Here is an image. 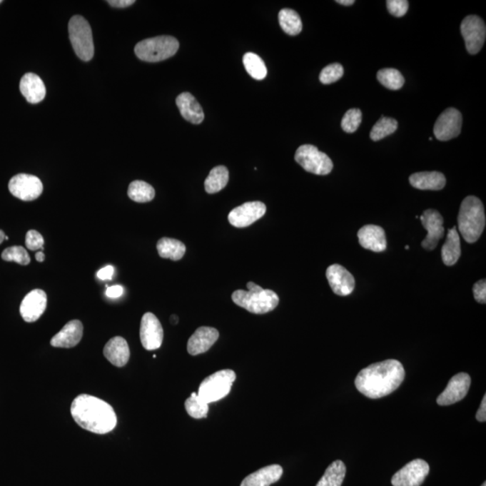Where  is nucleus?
Instances as JSON below:
<instances>
[{
    "instance_id": "7",
    "label": "nucleus",
    "mask_w": 486,
    "mask_h": 486,
    "mask_svg": "<svg viewBox=\"0 0 486 486\" xmlns=\"http://www.w3.org/2000/svg\"><path fill=\"white\" fill-rule=\"evenodd\" d=\"M236 379V374L233 370L216 372L201 383L198 395L208 403L219 401L229 394Z\"/></svg>"
},
{
    "instance_id": "49",
    "label": "nucleus",
    "mask_w": 486,
    "mask_h": 486,
    "mask_svg": "<svg viewBox=\"0 0 486 486\" xmlns=\"http://www.w3.org/2000/svg\"><path fill=\"white\" fill-rule=\"evenodd\" d=\"M336 2L343 6H351L355 3L354 0H337Z\"/></svg>"
},
{
    "instance_id": "46",
    "label": "nucleus",
    "mask_w": 486,
    "mask_h": 486,
    "mask_svg": "<svg viewBox=\"0 0 486 486\" xmlns=\"http://www.w3.org/2000/svg\"><path fill=\"white\" fill-rule=\"evenodd\" d=\"M477 420L478 422H485L486 420V396L482 400L480 407L477 412Z\"/></svg>"
},
{
    "instance_id": "37",
    "label": "nucleus",
    "mask_w": 486,
    "mask_h": 486,
    "mask_svg": "<svg viewBox=\"0 0 486 486\" xmlns=\"http://www.w3.org/2000/svg\"><path fill=\"white\" fill-rule=\"evenodd\" d=\"M1 258L3 260L9 262H16V263L26 266L31 261L29 253L22 246H12L6 248L3 251Z\"/></svg>"
},
{
    "instance_id": "5",
    "label": "nucleus",
    "mask_w": 486,
    "mask_h": 486,
    "mask_svg": "<svg viewBox=\"0 0 486 486\" xmlns=\"http://www.w3.org/2000/svg\"><path fill=\"white\" fill-rule=\"evenodd\" d=\"M232 299L240 308L256 315L273 311L279 303L278 295L274 291L263 288L257 291H234Z\"/></svg>"
},
{
    "instance_id": "29",
    "label": "nucleus",
    "mask_w": 486,
    "mask_h": 486,
    "mask_svg": "<svg viewBox=\"0 0 486 486\" xmlns=\"http://www.w3.org/2000/svg\"><path fill=\"white\" fill-rule=\"evenodd\" d=\"M229 181V171L225 166L213 168L205 181V189L208 194H215L226 187Z\"/></svg>"
},
{
    "instance_id": "20",
    "label": "nucleus",
    "mask_w": 486,
    "mask_h": 486,
    "mask_svg": "<svg viewBox=\"0 0 486 486\" xmlns=\"http://www.w3.org/2000/svg\"><path fill=\"white\" fill-rule=\"evenodd\" d=\"M219 332L212 327H200L189 338L188 351L192 356L206 353L218 340Z\"/></svg>"
},
{
    "instance_id": "33",
    "label": "nucleus",
    "mask_w": 486,
    "mask_h": 486,
    "mask_svg": "<svg viewBox=\"0 0 486 486\" xmlns=\"http://www.w3.org/2000/svg\"><path fill=\"white\" fill-rule=\"evenodd\" d=\"M128 196L134 202L147 203L154 198L155 191L146 182L136 181H133L129 186Z\"/></svg>"
},
{
    "instance_id": "48",
    "label": "nucleus",
    "mask_w": 486,
    "mask_h": 486,
    "mask_svg": "<svg viewBox=\"0 0 486 486\" xmlns=\"http://www.w3.org/2000/svg\"><path fill=\"white\" fill-rule=\"evenodd\" d=\"M36 258L38 262H44L46 260V255H44V251H38L36 254Z\"/></svg>"
},
{
    "instance_id": "47",
    "label": "nucleus",
    "mask_w": 486,
    "mask_h": 486,
    "mask_svg": "<svg viewBox=\"0 0 486 486\" xmlns=\"http://www.w3.org/2000/svg\"><path fill=\"white\" fill-rule=\"evenodd\" d=\"M247 288L249 289V291H257L262 288L260 285L255 284L253 282L248 283Z\"/></svg>"
},
{
    "instance_id": "42",
    "label": "nucleus",
    "mask_w": 486,
    "mask_h": 486,
    "mask_svg": "<svg viewBox=\"0 0 486 486\" xmlns=\"http://www.w3.org/2000/svg\"><path fill=\"white\" fill-rule=\"evenodd\" d=\"M474 298L478 303H486V280L482 279L475 283L473 288Z\"/></svg>"
},
{
    "instance_id": "23",
    "label": "nucleus",
    "mask_w": 486,
    "mask_h": 486,
    "mask_svg": "<svg viewBox=\"0 0 486 486\" xmlns=\"http://www.w3.org/2000/svg\"><path fill=\"white\" fill-rule=\"evenodd\" d=\"M20 91L31 104H38L46 98V88L42 79L34 74H26L20 81Z\"/></svg>"
},
{
    "instance_id": "17",
    "label": "nucleus",
    "mask_w": 486,
    "mask_h": 486,
    "mask_svg": "<svg viewBox=\"0 0 486 486\" xmlns=\"http://www.w3.org/2000/svg\"><path fill=\"white\" fill-rule=\"evenodd\" d=\"M47 308L46 293L42 289H34L25 296L20 305V315L26 323L36 322Z\"/></svg>"
},
{
    "instance_id": "6",
    "label": "nucleus",
    "mask_w": 486,
    "mask_h": 486,
    "mask_svg": "<svg viewBox=\"0 0 486 486\" xmlns=\"http://www.w3.org/2000/svg\"><path fill=\"white\" fill-rule=\"evenodd\" d=\"M69 36L75 54L81 60L89 61L94 56L91 27L81 16H72L69 22Z\"/></svg>"
},
{
    "instance_id": "52",
    "label": "nucleus",
    "mask_w": 486,
    "mask_h": 486,
    "mask_svg": "<svg viewBox=\"0 0 486 486\" xmlns=\"http://www.w3.org/2000/svg\"><path fill=\"white\" fill-rule=\"evenodd\" d=\"M405 249H406V250H409V246H408V245H407V246H405Z\"/></svg>"
},
{
    "instance_id": "25",
    "label": "nucleus",
    "mask_w": 486,
    "mask_h": 486,
    "mask_svg": "<svg viewBox=\"0 0 486 486\" xmlns=\"http://www.w3.org/2000/svg\"><path fill=\"white\" fill-rule=\"evenodd\" d=\"M283 475V468L279 465H270L248 475L241 482V486H270L275 484Z\"/></svg>"
},
{
    "instance_id": "39",
    "label": "nucleus",
    "mask_w": 486,
    "mask_h": 486,
    "mask_svg": "<svg viewBox=\"0 0 486 486\" xmlns=\"http://www.w3.org/2000/svg\"><path fill=\"white\" fill-rule=\"evenodd\" d=\"M344 74L343 65L340 64H333L323 69L320 71L319 79L323 84L328 85L339 81Z\"/></svg>"
},
{
    "instance_id": "10",
    "label": "nucleus",
    "mask_w": 486,
    "mask_h": 486,
    "mask_svg": "<svg viewBox=\"0 0 486 486\" xmlns=\"http://www.w3.org/2000/svg\"><path fill=\"white\" fill-rule=\"evenodd\" d=\"M9 189L16 198L23 201H33L42 195L44 186L36 176L19 174L10 179Z\"/></svg>"
},
{
    "instance_id": "34",
    "label": "nucleus",
    "mask_w": 486,
    "mask_h": 486,
    "mask_svg": "<svg viewBox=\"0 0 486 486\" xmlns=\"http://www.w3.org/2000/svg\"><path fill=\"white\" fill-rule=\"evenodd\" d=\"M377 77L384 87L391 91H398L405 84V78L395 69H382L378 72Z\"/></svg>"
},
{
    "instance_id": "8",
    "label": "nucleus",
    "mask_w": 486,
    "mask_h": 486,
    "mask_svg": "<svg viewBox=\"0 0 486 486\" xmlns=\"http://www.w3.org/2000/svg\"><path fill=\"white\" fill-rule=\"evenodd\" d=\"M295 160L303 170L315 175H328L333 168V161L328 155L311 144L300 146L295 151Z\"/></svg>"
},
{
    "instance_id": "21",
    "label": "nucleus",
    "mask_w": 486,
    "mask_h": 486,
    "mask_svg": "<svg viewBox=\"0 0 486 486\" xmlns=\"http://www.w3.org/2000/svg\"><path fill=\"white\" fill-rule=\"evenodd\" d=\"M83 336V324L81 320H72L65 324L63 329L51 340V345L55 348H74L78 345Z\"/></svg>"
},
{
    "instance_id": "45",
    "label": "nucleus",
    "mask_w": 486,
    "mask_h": 486,
    "mask_svg": "<svg viewBox=\"0 0 486 486\" xmlns=\"http://www.w3.org/2000/svg\"><path fill=\"white\" fill-rule=\"evenodd\" d=\"M108 3L113 8L125 9L127 6H132L136 1L134 0H109Z\"/></svg>"
},
{
    "instance_id": "26",
    "label": "nucleus",
    "mask_w": 486,
    "mask_h": 486,
    "mask_svg": "<svg viewBox=\"0 0 486 486\" xmlns=\"http://www.w3.org/2000/svg\"><path fill=\"white\" fill-rule=\"evenodd\" d=\"M409 181L420 191H441L446 185V178L437 171L418 172L410 176Z\"/></svg>"
},
{
    "instance_id": "35",
    "label": "nucleus",
    "mask_w": 486,
    "mask_h": 486,
    "mask_svg": "<svg viewBox=\"0 0 486 486\" xmlns=\"http://www.w3.org/2000/svg\"><path fill=\"white\" fill-rule=\"evenodd\" d=\"M398 128V121L389 118V117L382 116L371 130V140L378 141L384 139V138L394 133Z\"/></svg>"
},
{
    "instance_id": "4",
    "label": "nucleus",
    "mask_w": 486,
    "mask_h": 486,
    "mask_svg": "<svg viewBox=\"0 0 486 486\" xmlns=\"http://www.w3.org/2000/svg\"><path fill=\"white\" fill-rule=\"evenodd\" d=\"M178 48L179 43L175 37L162 36L138 43L134 48V53L141 61L158 63L174 56Z\"/></svg>"
},
{
    "instance_id": "31",
    "label": "nucleus",
    "mask_w": 486,
    "mask_h": 486,
    "mask_svg": "<svg viewBox=\"0 0 486 486\" xmlns=\"http://www.w3.org/2000/svg\"><path fill=\"white\" fill-rule=\"evenodd\" d=\"M278 22L282 30L289 36H298L303 29L301 17L295 10L282 9L278 14Z\"/></svg>"
},
{
    "instance_id": "14",
    "label": "nucleus",
    "mask_w": 486,
    "mask_h": 486,
    "mask_svg": "<svg viewBox=\"0 0 486 486\" xmlns=\"http://www.w3.org/2000/svg\"><path fill=\"white\" fill-rule=\"evenodd\" d=\"M419 218L422 221L424 228L428 234L422 241V245L427 250H435L439 241L442 239L445 233L442 216L436 210L428 209L424 211Z\"/></svg>"
},
{
    "instance_id": "19",
    "label": "nucleus",
    "mask_w": 486,
    "mask_h": 486,
    "mask_svg": "<svg viewBox=\"0 0 486 486\" xmlns=\"http://www.w3.org/2000/svg\"><path fill=\"white\" fill-rule=\"evenodd\" d=\"M358 241L364 249L382 253L387 250L388 241L384 229L378 226H365L358 231Z\"/></svg>"
},
{
    "instance_id": "12",
    "label": "nucleus",
    "mask_w": 486,
    "mask_h": 486,
    "mask_svg": "<svg viewBox=\"0 0 486 486\" xmlns=\"http://www.w3.org/2000/svg\"><path fill=\"white\" fill-rule=\"evenodd\" d=\"M461 128V113L456 108H447L437 117L434 126V136L439 141H450L460 136Z\"/></svg>"
},
{
    "instance_id": "30",
    "label": "nucleus",
    "mask_w": 486,
    "mask_h": 486,
    "mask_svg": "<svg viewBox=\"0 0 486 486\" xmlns=\"http://www.w3.org/2000/svg\"><path fill=\"white\" fill-rule=\"evenodd\" d=\"M346 471V465L343 461H334L327 468L316 486H341L345 478Z\"/></svg>"
},
{
    "instance_id": "53",
    "label": "nucleus",
    "mask_w": 486,
    "mask_h": 486,
    "mask_svg": "<svg viewBox=\"0 0 486 486\" xmlns=\"http://www.w3.org/2000/svg\"><path fill=\"white\" fill-rule=\"evenodd\" d=\"M481 486H486V482H484Z\"/></svg>"
},
{
    "instance_id": "43",
    "label": "nucleus",
    "mask_w": 486,
    "mask_h": 486,
    "mask_svg": "<svg viewBox=\"0 0 486 486\" xmlns=\"http://www.w3.org/2000/svg\"><path fill=\"white\" fill-rule=\"evenodd\" d=\"M123 288L119 285L108 287L106 290V295L109 298H118L123 295Z\"/></svg>"
},
{
    "instance_id": "2",
    "label": "nucleus",
    "mask_w": 486,
    "mask_h": 486,
    "mask_svg": "<svg viewBox=\"0 0 486 486\" xmlns=\"http://www.w3.org/2000/svg\"><path fill=\"white\" fill-rule=\"evenodd\" d=\"M72 418L81 428L106 434L116 428L117 418L111 405L95 396L81 395L71 403Z\"/></svg>"
},
{
    "instance_id": "38",
    "label": "nucleus",
    "mask_w": 486,
    "mask_h": 486,
    "mask_svg": "<svg viewBox=\"0 0 486 486\" xmlns=\"http://www.w3.org/2000/svg\"><path fill=\"white\" fill-rule=\"evenodd\" d=\"M362 121V112L360 109L348 110L341 120V128L348 133L356 132Z\"/></svg>"
},
{
    "instance_id": "15",
    "label": "nucleus",
    "mask_w": 486,
    "mask_h": 486,
    "mask_svg": "<svg viewBox=\"0 0 486 486\" xmlns=\"http://www.w3.org/2000/svg\"><path fill=\"white\" fill-rule=\"evenodd\" d=\"M140 338L141 344L147 350H154L161 346L163 341V329L160 320L151 313H146L141 322Z\"/></svg>"
},
{
    "instance_id": "27",
    "label": "nucleus",
    "mask_w": 486,
    "mask_h": 486,
    "mask_svg": "<svg viewBox=\"0 0 486 486\" xmlns=\"http://www.w3.org/2000/svg\"><path fill=\"white\" fill-rule=\"evenodd\" d=\"M461 255L460 237L457 227H453L447 232L446 243L441 249V258L446 266H454L460 260Z\"/></svg>"
},
{
    "instance_id": "50",
    "label": "nucleus",
    "mask_w": 486,
    "mask_h": 486,
    "mask_svg": "<svg viewBox=\"0 0 486 486\" xmlns=\"http://www.w3.org/2000/svg\"><path fill=\"white\" fill-rule=\"evenodd\" d=\"M5 238H6L5 233L3 232L2 230H0V244H1L3 243V241H4Z\"/></svg>"
},
{
    "instance_id": "51",
    "label": "nucleus",
    "mask_w": 486,
    "mask_h": 486,
    "mask_svg": "<svg viewBox=\"0 0 486 486\" xmlns=\"http://www.w3.org/2000/svg\"><path fill=\"white\" fill-rule=\"evenodd\" d=\"M171 323L173 324L178 323V317L177 315H172L171 318Z\"/></svg>"
},
{
    "instance_id": "22",
    "label": "nucleus",
    "mask_w": 486,
    "mask_h": 486,
    "mask_svg": "<svg viewBox=\"0 0 486 486\" xmlns=\"http://www.w3.org/2000/svg\"><path fill=\"white\" fill-rule=\"evenodd\" d=\"M176 104L182 117L193 125H200L204 121L205 113L202 106L191 93H181L176 99Z\"/></svg>"
},
{
    "instance_id": "36",
    "label": "nucleus",
    "mask_w": 486,
    "mask_h": 486,
    "mask_svg": "<svg viewBox=\"0 0 486 486\" xmlns=\"http://www.w3.org/2000/svg\"><path fill=\"white\" fill-rule=\"evenodd\" d=\"M185 407L188 415L195 419L206 418L208 415V403L196 393H192L191 398L186 400Z\"/></svg>"
},
{
    "instance_id": "44",
    "label": "nucleus",
    "mask_w": 486,
    "mask_h": 486,
    "mask_svg": "<svg viewBox=\"0 0 486 486\" xmlns=\"http://www.w3.org/2000/svg\"><path fill=\"white\" fill-rule=\"evenodd\" d=\"M113 272H115V268L109 265V266L101 268L96 275L101 280H110L113 278Z\"/></svg>"
},
{
    "instance_id": "41",
    "label": "nucleus",
    "mask_w": 486,
    "mask_h": 486,
    "mask_svg": "<svg viewBox=\"0 0 486 486\" xmlns=\"http://www.w3.org/2000/svg\"><path fill=\"white\" fill-rule=\"evenodd\" d=\"M387 6L391 15L402 17L408 11L409 2L407 0H388Z\"/></svg>"
},
{
    "instance_id": "40",
    "label": "nucleus",
    "mask_w": 486,
    "mask_h": 486,
    "mask_svg": "<svg viewBox=\"0 0 486 486\" xmlns=\"http://www.w3.org/2000/svg\"><path fill=\"white\" fill-rule=\"evenodd\" d=\"M44 240L42 234L38 233L36 230H30L26 233V246L30 250H41L44 251Z\"/></svg>"
},
{
    "instance_id": "54",
    "label": "nucleus",
    "mask_w": 486,
    "mask_h": 486,
    "mask_svg": "<svg viewBox=\"0 0 486 486\" xmlns=\"http://www.w3.org/2000/svg\"><path fill=\"white\" fill-rule=\"evenodd\" d=\"M1 3H2V1H1V0H0V4H1Z\"/></svg>"
},
{
    "instance_id": "1",
    "label": "nucleus",
    "mask_w": 486,
    "mask_h": 486,
    "mask_svg": "<svg viewBox=\"0 0 486 486\" xmlns=\"http://www.w3.org/2000/svg\"><path fill=\"white\" fill-rule=\"evenodd\" d=\"M405 377L401 362L388 360L362 370L355 379L358 391L371 399H379L394 393Z\"/></svg>"
},
{
    "instance_id": "16",
    "label": "nucleus",
    "mask_w": 486,
    "mask_h": 486,
    "mask_svg": "<svg viewBox=\"0 0 486 486\" xmlns=\"http://www.w3.org/2000/svg\"><path fill=\"white\" fill-rule=\"evenodd\" d=\"M470 385L471 378L470 375L462 372V373L454 375L450 379L447 388L437 398V405L441 406L451 405L461 401L470 391Z\"/></svg>"
},
{
    "instance_id": "18",
    "label": "nucleus",
    "mask_w": 486,
    "mask_h": 486,
    "mask_svg": "<svg viewBox=\"0 0 486 486\" xmlns=\"http://www.w3.org/2000/svg\"><path fill=\"white\" fill-rule=\"evenodd\" d=\"M326 278L334 294L346 296L351 294L355 288V278L345 268L333 264L327 268Z\"/></svg>"
},
{
    "instance_id": "11",
    "label": "nucleus",
    "mask_w": 486,
    "mask_h": 486,
    "mask_svg": "<svg viewBox=\"0 0 486 486\" xmlns=\"http://www.w3.org/2000/svg\"><path fill=\"white\" fill-rule=\"evenodd\" d=\"M430 473V465L425 460H415L402 467L392 477L393 486H420Z\"/></svg>"
},
{
    "instance_id": "28",
    "label": "nucleus",
    "mask_w": 486,
    "mask_h": 486,
    "mask_svg": "<svg viewBox=\"0 0 486 486\" xmlns=\"http://www.w3.org/2000/svg\"><path fill=\"white\" fill-rule=\"evenodd\" d=\"M157 250L162 258H170L175 261L181 260L186 253L185 244L171 238H162L158 241Z\"/></svg>"
},
{
    "instance_id": "3",
    "label": "nucleus",
    "mask_w": 486,
    "mask_h": 486,
    "mask_svg": "<svg viewBox=\"0 0 486 486\" xmlns=\"http://www.w3.org/2000/svg\"><path fill=\"white\" fill-rule=\"evenodd\" d=\"M484 205L477 196H467L461 203L458 213V230L468 243H474L484 232L485 227Z\"/></svg>"
},
{
    "instance_id": "32",
    "label": "nucleus",
    "mask_w": 486,
    "mask_h": 486,
    "mask_svg": "<svg viewBox=\"0 0 486 486\" xmlns=\"http://www.w3.org/2000/svg\"><path fill=\"white\" fill-rule=\"evenodd\" d=\"M243 65L248 74L257 81H262L268 74L267 67L262 59L258 54L247 53L244 54Z\"/></svg>"
},
{
    "instance_id": "24",
    "label": "nucleus",
    "mask_w": 486,
    "mask_h": 486,
    "mask_svg": "<svg viewBox=\"0 0 486 486\" xmlns=\"http://www.w3.org/2000/svg\"><path fill=\"white\" fill-rule=\"evenodd\" d=\"M104 355L113 366L118 368L126 366L130 358L128 343L122 337H113L106 344Z\"/></svg>"
},
{
    "instance_id": "13",
    "label": "nucleus",
    "mask_w": 486,
    "mask_h": 486,
    "mask_svg": "<svg viewBox=\"0 0 486 486\" xmlns=\"http://www.w3.org/2000/svg\"><path fill=\"white\" fill-rule=\"evenodd\" d=\"M266 211L267 208L264 203L247 202L232 210L229 213L228 220L233 226L237 228H245L264 216Z\"/></svg>"
},
{
    "instance_id": "9",
    "label": "nucleus",
    "mask_w": 486,
    "mask_h": 486,
    "mask_svg": "<svg viewBox=\"0 0 486 486\" xmlns=\"http://www.w3.org/2000/svg\"><path fill=\"white\" fill-rule=\"evenodd\" d=\"M460 30L468 53L478 54L485 42L486 26L484 20L477 16H468L462 21Z\"/></svg>"
}]
</instances>
